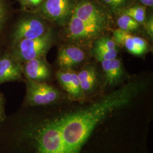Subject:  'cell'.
I'll use <instances>...</instances> for the list:
<instances>
[{"instance_id":"cell-18","label":"cell","mask_w":153,"mask_h":153,"mask_svg":"<svg viewBox=\"0 0 153 153\" xmlns=\"http://www.w3.org/2000/svg\"><path fill=\"white\" fill-rule=\"evenodd\" d=\"M117 16L116 24L119 29L128 33H131L139 30L140 24L131 16L120 13Z\"/></svg>"},{"instance_id":"cell-22","label":"cell","mask_w":153,"mask_h":153,"mask_svg":"<svg viewBox=\"0 0 153 153\" xmlns=\"http://www.w3.org/2000/svg\"><path fill=\"white\" fill-rule=\"evenodd\" d=\"M43 0H26L24 5L36 6L40 5Z\"/></svg>"},{"instance_id":"cell-14","label":"cell","mask_w":153,"mask_h":153,"mask_svg":"<svg viewBox=\"0 0 153 153\" xmlns=\"http://www.w3.org/2000/svg\"><path fill=\"white\" fill-rule=\"evenodd\" d=\"M104 75V85L114 86L122 82L125 76V71L119 59L102 61L100 62Z\"/></svg>"},{"instance_id":"cell-11","label":"cell","mask_w":153,"mask_h":153,"mask_svg":"<svg viewBox=\"0 0 153 153\" xmlns=\"http://www.w3.org/2000/svg\"><path fill=\"white\" fill-rule=\"evenodd\" d=\"M86 57L85 52L76 44H67L59 50L57 62L60 69L73 70Z\"/></svg>"},{"instance_id":"cell-2","label":"cell","mask_w":153,"mask_h":153,"mask_svg":"<svg viewBox=\"0 0 153 153\" xmlns=\"http://www.w3.org/2000/svg\"><path fill=\"white\" fill-rule=\"evenodd\" d=\"M56 41V33L50 28L39 38L22 40L13 44L11 55L23 64L32 59L45 56Z\"/></svg>"},{"instance_id":"cell-13","label":"cell","mask_w":153,"mask_h":153,"mask_svg":"<svg viewBox=\"0 0 153 153\" xmlns=\"http://www.w3.org/2000/svg\"><path fill=\"white\" fill-rule=\"evenodd\" d=\"M92 44L91 55L99 62L117 58L118 46L112 37L105 35L95 40Z\"/></svg>"},{"instance_id":"cell-17","label":"cell","mask_w":153,"mask_h":153,"mask_svg":"<svg viewBox=\"0 0 153 153\" xmlns=\"http://www.w3.org/2000/svg\"><path fill=\"white\" fill-rule=\"evenodd\" d=\"M107 8L112 14L117 15L121 11L133 5L137 0H98Z\"/></svg>"},{"instance_id":"cell-15","label":"cell","mask_w":153,"mask_h":153,"mask_svg":"<svg viewBox=\"0 0 153 153\" xmlns=\"http://www.w3.org/2000/svg\"><path fill=\"white\" fill-rule=\"evenodd\" d=\"M77 76L85 96L92 94L98 85V73L96 68L92 64L87 65L77 73Z\"/></svg>"},{"instance_id":"cell-1","label":"cell","mask_w":153,"mask_h":153,"mask_svg":"<svg viewBox=\"0 0 153 153\" xmlns=\"http://www.w3.org/2000/svg\"><path fill=\"white\" fill-rule=\"evenodd\" d=\"M141 82H128L93 103L68 113H60L66 153H81L96 127L111 113L130 103L143 89Z\"/></svg>"},{"instance_id":"cell-16","label":"cell","mask_w":153,"mask_h":153,"mask_svg":"<svg viewBox=\"0 0 153 153\" xmlns=\"http://www.w3.org/2000/svg\"><path fill=\"white\" fill-rule=\"evenodd\" d=\"M147 7L136 1L133 5L126 8L120 13L131 16L140 25H142L147 18ZM119 13V14H120Z\"/></svg>"},{"instance_id":"cell-4","label":"cell","mask_w":153,"mask_h":153,"mask_svg":"<svg viewBox=\"0 0 153 153\" xmlns=\"http://www.w3.org/2000/svg\"><path fill=\"white\" fill-rule=\"evenodd\" d=\"M26 94L23 107H40L56 104L62 98V94L47 82H39L26 78Z\"/></svg>"},{"instance_id":"cell-7","label":"cell","mask_w":153,"mask_h":153,"mask_svg":"<svg viewBox=\"0 0 153 153\" xmlns=\"http://www.w3.org/2000/svg\"><path fill=\"white\" fill-rule=\"evenodd\" d=\"M49 28L41 16H26L17 23L13 33V42L37 38L47 33Z\"/></svg>"},{"instance_id":"cell-5","label":"cell","mask_w":153,"mask_h":153,"mask_svg":"<svg viewBox=\"0 0 153 153\" xmlns=\"http://www.w3.org/2000/svg\"><path fill=\"white\" fill-rule=\"evenodd\" d=\"M78 0H43L38 13L42 18L64 27L73 15Z\"/></svg>"},{"instance_id":"cell-24","label":"cell","mask_w":153,"mask_h":153,"mask_svg":"<svg viewBox=\"0 0 153 153\" xmlns=\"http://www.w3.org/2000/svg\"><path fill=\"white\" fill-rule=\"evenodd\" d=\"M19 1H20L22 2V4H23V5H24V4H25V1H26V0H19Z\"/></svg>"},{"instance_id":"cell-23","label":"cell","mask_w":153,"mask_h":153,"mask_svg":"<svg viewBox=\"0 0 153 153\" xmlns=\"http://www.w3.org/2000/svg\"><path fill=\"white\" fill-rule=\"evenodd\" d=\"M137 1L146 7H153V0H137Z\"/></svg>"},{"instance_id":"cell-9","label":"cell","mask_w":153,"mask_h":153,"mask_svg":"<svg viewBox=\"0 0 153 153\" xmlns=\"http://www.w3.org/2000/svg\"><path fill=\"white\" fill-rule=\"evenodd\" d=\"M26 78L39 82H47L51 76V68L45 56L26 61L22 64Z\"/></svg>"},{"instance_id":"cell-21","label":"cell","mask_w":153,"mask_h":153,"mask_svg":"<svg viewBox=\"0 0 153 153\" xmlns=\"http://www.w3.org/2000/svg\"><path fill=\"white\" fill-rule=\"evenodd\" d=\"M5 104L4 97L0 92V126L5 121L7 116L6 115Z\"/></svg>"},{"instance_id":"cell-6","label":"cell","mask_w":153,"mask_h":153,"mask_svg":"<svg viewBox=\"0 0 153 153\" xmlns=\"http://www.w3.org/2000/svg\"><path fill=\"white\" fill-rule=\"evenodd\" d=\"M65 28L66 38L77 45L93 43L95 40L107 33L101 28L83 21L74 13Z\"/></svg>"},{"instance_id":"cell-12","label":"cell","mask_w":153,"mask_h":153,"mask_svg":"<svg viewBox=\"0 0 153 153\" xmlns=\"http://www.w3.org/2000/svg\"><path fill=\"white\" fill-rule=\"evenodd\" d=\"M23 75L22 63L13 55H5L0 58V85L5 82L20 81L23 79Z\"/></svg>"},{"instance_id":"cell-10","label":"cell","mask_w":153,"mask_h":153,"mask_svg":"<svg viewBox=\"0 0 153 153\" xmlns=\"http://www.w3.org/2000/svg\"><path fill=\"white\" fill-rule=\"evenodd\" d=\"M56 78L62 88L73 100L82 101L85 95L82 91L77 73L73 70L60 69L56 73Z\"/></svg>"},{"instance_id":"cell-20","label":"cell","mask_w":153,"mask_h":153,"mask_svg":"<svg viewBox=\"0 0 153 153\" xmlns=\"http://www.w3.org/2000/svg\"><path fill=\"white\" fill-rule=\"evenodd\" d=\"M143 27L150 38L153 39V16L152 14L147 16L146 19L142 24Z\"/></svg>"},{"instance_id":"cell-3","label":"cell","mask_w":153,"mask_h":153,"mask_svg":"<svg viewBox=\"0 0 153 153\" xmlns=\"http://www.w3.org/2000/svg\"><path fill=\"white\" fill-rule=\"evenodd\" d=\"M73 13L83 21L99 27L106 32L112 29L113 14L98 0H78Z\"/></svg>"},{"instance_id":"cell-8","label":"cell","mask_w":153,"mask_h":153,"mask_svg":"<svg viewBox=\"0 0 153 153\" xmlns=\"http://www.w3.org/2000/svg\"><path fill=\"white\" fill-rule=\"evenodd\" d=\"M112 33L111 37L117 45L125 48L132 55L141 56L148 52L149 44L145 39L119 28L114 30Z\"/></svg>"},{"instance_id":"cell-19","label":"cell","mask_w":153,"mask_h":153,"mask_svg":"<svg viewBox=\"0 0 153 153\" xmlns=\"http://www.w3.org/2000/svg\"><path fill=\"white\" fill-rule=\"evenodd\" d=\"M7 19V9L3 0H0V34L2 33Z\"/></svg>"}]
</instances>
